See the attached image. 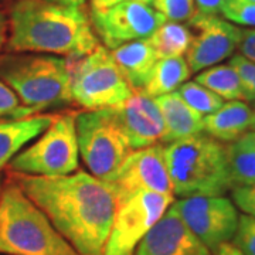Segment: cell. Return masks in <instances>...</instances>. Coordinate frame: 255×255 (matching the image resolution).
Wrapping results in <instances>:
<instances>
[{
  "mask_svg": "<svg viewBox=\"0 0 255 255\" xmlns=\"http://www.w3.org/2000/svg\"><path fill=\"white\" fill-rule=\"evenodd\" d=\"M10 177L78 254L104 255L119 207L112 183L82 170L65 176L13 173Z\"/></svg>",
  "mask_w": 255,
  "mask_h": 255,
  "instance_id": "6da1fadb",
  "label": "cell"
},
{
  "mask_svg": "<svg viewBox=\"0 0 255 255\" xmlns=\"http://www.w3.org/2000/svg\"><path fill=\"white\" fill-rule=\"evenodd\" d=\"M226 153L233 189L255 184V130L233 140Z\"/></svg>",
  "mask_w": 255,
  "mask_h": 255,
  "instance_id": "ffe728a7",
  "label": "cell"
},
{
  "mask_svg": "<svg viewBox=\"0 0 255 255\" xmlns=\"http://www.w3.org/2000/svg\"><path fill=\"white\" fill-rule=\"evenodd\" d=\"M153 9L157 10L167 21H189L197 11L194 0H152Z\"/></svg>",
  "mask_w": 255,
  "mask_h": 255,
  "instance_id": "d4e9b609",
  "label": "cell"
},
{
  "mask_svg": "<svg viewBox=\"0 0 255 255\" xmlns=\"http://www.w3.org/2000/svg\"><path fill=\"white\" fill-rule=\"evenodd\" d=\"M211 255H244V254H243V253H241V251H240L234 244H231V243L228 241V243H223V244H220V246L213 251V254Z\"/></svg>",
  "mask_w": 255,
  "mask_h": 255,
  "instance_id": "836d02e7",
  "label": "cell"
},
{
  "mask_svg": "<svg viewBox=\"0 0 255 255\" xmlns=\"http://www.w3.org/2000/svg\"><path fill=\"white\" fill-rule=\"evenodd\" d=\"M78 150L90 173L112 183L133 150L114 107L78 112L75 118Z\"/></svg>",
  "mask_w": 255,
  "mask_h": 255,
  "instance_id": "8992f818",
  "label": "cell"
},
{
  "mask_svg": "<svg viewBox=\"0 0 255 255\" xmlns=\"http://www.w3.org/2000/svg\"><path fill=\"white\" fill-rule=\"evenodd\" d=\"M244 101H247V102H255V82H254V85H253V88H251L250 92L246 95Z\"/></svg>",
  "mask_w": 255,
  "mask_h": 255,
  "instance_id": "8d00e7d4",
  "label": "cell"
},
{
  "mask_svg": "<svg viewBox=\"0 0 255 255\" xmlns=\"http://www.w3.org/2000/svg\"><path fill=\"white\" fill-rule=\"evenodd\" d=\"M234 246L244 255H255V217L248 214L238 216L237 231L234 234Z\"/></svg>",
  "mask_w": 255,
  "mask_h": 255,
  "instance_id": "4316f807",
  "label": "cell"
},
{
  "mask_svg": "<svg viewBox=\"0 0 255 255\" xmlns=\"http://www.w3.org/2000/svg\"><path fill=\"white\" fill-rule=\"evenodd\" d=\"M190 67L183 57L160 58L149 74L143 88L140 90L150 98L173 92L190 77Z\"/></svg>",
  "mask_w": 255,
  "mask_h": 255,
  "instance_id": "44dd1931",
  "label": "cell"
},
{
  "mask_svg": "<svg viewBox=\"0 0 255 255\" xmlns=\"http://www.w3.org/2000/svg\"><path fill=\"white\" fill-rule=\"evenodd\" d=\"M119 124L127 133L132 149H140L163 142L164 122L153 98L135 90L132 95L114 107Z\"/></svg>",
  "mask_w": 255,
  "mask_h": 255,
  "instance_id": "5bb4252c",
  "label": "cell"
},
{
  "mask_svg": "<svg viewBox=\"0 0 255 255\" xmlns=\"http://www.w3.org/2000/svg\"><path fill=\"white\" fill-rule=\"evenodd\" d=\"M196 82L217 94L223 100H244L237 74L230 64H216L197 74Z\"/></svg>",
  "mask_w": 255,
  "mask_h": 255,
  "instance_id": "603a6c76",
  "label": "cell"
},
{
  "mask_svg": "<svg viewBox=\"0 0 255 255\" xmlns=\"http://www.w3.org/2000/svg\"><path fill=\"white\" fill-rule=\"evenodd\" d=\"M233 199L244 214L255 217V184L233 189Z\"/></svg>",
  "mask_w": 255,
  "mask_h": 255,
  "instance_id": "f546056e",
  "label": "cell"
},
{
  "mask_svg": "<svg viewBox=\"0 0 255 255\" xmlns=\"http://www.w3.org/2000/svg\"><path fill=\"white\" fill-rule=\"evenodd\" d=\"M230 65L234 68V71L237 74L241 91H243V98H246V95L253 88L255 82V63L247 60L244 55L237 54L231 57Z\"/></svg>",
  "mask_w": 255,
  "mask_h": 255,
  "instance_id": "83f0119b",
  "label": "cell"
},
{
  "mask_svg": "<svg viewBox=\"0 0 255 255\" xmlns=\"http://www.w3.org/2000/svg\"><path fill=\"white\" fill-rule=\"evenodd\" d=\"M0 254L80 255L11 177L0 191Z\"/></svg>",
  "mask_w": 255,
  "mask_h": 255,
  "instance_id": "277c9868",
  "label": "cell"
},
{
  "mask_svg": "<svg viewBox=\"0 0 255 255\" xmlns=\"http://www.w3.org/2000/svg\"><path fill=\"white\" fill-rule=\"evenodd\" d=\"M91 1V9H107L110 6H114L121 1H128V0H90ZM137 1H143V3H152V0H137Z\"/></svg>",
  "mask_w": 255,
  "mask_h": 255,
  "instance_id": "e575fe53",
  "label": "cell"
},
{
  "mask_svg": "<svg viewBox=\"0 0 255 255\" xmlns=\"http://www.w3.org/2000/svg\"><path fill=\"white\" fill-rule=\"evenodd\" d=\"M164 163L177 197L223 196L233 189L226 145L209 135L170 142L163 149Z\"/></svg>",
  "mask_w": 255,
  "mask_h": 255,
  "instance_id": "3957f363",
  "label": "cell"
},
{
  "mask_svg": "<svg viewBox=\"0 0 255 255\" xmlns=\"http://www.w3.org/2000/svg\"><path fill=\"white\" fill-rule=\"evenodd\" d=\"M253 119L254 111L247 102L228 101L203 118V130L220 142H233L251 129Z\"/></svg>",
  "mask_w": 255,
  "mask_h": 255,
  "instance_id": "e0dca14e",
  "label": "cell"
},
{
  "mask_svg": "<svg viewBox=\"0 0 255 255\" xmlns=\"http://www.w3.org/2000/svg\"><path fill=\"white\" fill-rule=\"evenodd\" d=\"M53 117L36 114L26 118L0 121V169L6 167L30 140L40 136L51 124Z\"/></svg>",
  "mask_w": 255,
  "mask_h": 255,
  "instance_id": "ac0fdd59",
  "label": "cell"
},
{
  "mask_svg": "<svg viewBox=\"0 0 255 255\" xmlns=\"http://www.w3.org/2000/svg\"><path fill=\"white\" fill-rule=\"evenodd\" d=\"M111 54L133 90L143 88L149 74L159 60L149 38L125 43L114 48Z\"/></svg>",
  "mask_w": 255,
  "mask_h": 255,
  "instance_id": "d6986e66",
  "label": "cell"
},
{
  "mask_svg": "<svg viewBox=\"0 0 255 255\" xmlns=\"http://www.w3.org/2000/svg\"><path fill=\"white\" fill-rule=\"evenodd\" d=\"M133 255H211L170 206L139 243Z\"/></svg>",
  "mask_w": 255,
  "mask_h": 255,
  "instance_id": "9a60e30c",
  "label": "cell"
},
{
  "mask_svg": "<svg viewBox=\"0 0 255 255\" xmlns=\"http://www.w3.org/2000/svg\"><path fill=\"white\" fill-rule=\"evenodd\" d=\"M220 13L226 20L238 24L255 27V1L250 0H224Z\"/></svg>",
  "mask_w": 255,
  "mask_h": 255,
  "instance_id": "484cf974",
  "label": "cell"
},
{
  "mask_svg": "<svg viewBox=\"0 0 255 255\" xmlns=\"http://www.w3.org/2000/svg\"><path fill=\"white\" fill-rule=\"evenodd\" d=\"M254 111V119H253V125H251V130H255V110Z\"/></svg>",
  "mask_w": 255,
  "mask_h": 255,
  "instance_id": "74e56055",
  "label": "cell"
},
{
  "mask_svg": "<svg viewBox=\"0 0 255 255\" xmlns=\"http://www.w3.org/2000/svg\"><path fill=\"white\" fill-rule=\"evenodd\" d=\"M250 1H255V0H250Z\"/></svg>",
  "mask_w": 255,
  "mask_h": 255,
  "instance_id": "ab89813d",
  "label": "cell"
},
{
  "mask_svg": "<svg viewBox=\"0 0 255 255\" xmlns=\"http://www.w3.org/2000/svg\"><path fill=\"white\" fill-rule=\"evenodd\" d=\"M238 48L241 51V55H244L247 60L255 63V28L243 30Z\"/></svg>",
  "mask_w": 255,
  "mask_h": 255,
  "instance_id": "4dcf8cb0",
  "label": "cell"
},
{
  "mask_svg": "<svg viewBox=\"0 0 255 255\" xmlns=\"http://www.w3.org/2000/svg\"><path fill=\"white\" fill-rule=\"evenodd\" d=\"M0 191H1V174H0Z\"/></svg>",
  "mask_w": 255,
  "mask_h": 255,
  "instance_id": "f35d334b",
  "label": "cell"
},
{
  "mask_svg": "<svg viewBox=\"0 0 255 255\" xmlns=\"http://www.w3.org/2000/svg\"><path fill=\"white\" fill-rule=\"evenodd\" d=\"M174 196L139 191L119 203L104 255H133L139 243L172 206Z\"/></svg>",
  "mask_w": 255,
  "mask_h": 255,
  "instance_id": "9c48e42d",
  "label": "cell"
},
{
  "mask_svg": "<svg viewBox=\"0 0 255 255\" xmlns=\"http://www.w3.org/2000/svg\"><path fill=\"white\" fill-rule=\"evenodd\" d=\"M189 28L194 30L191 44L186 53V61L191 73H200L231 57L243 34L237 24L217 14L199 10L189 20Z\"/></svg>",
  "mask_w": 255,
  "mask_h": 255,
  "instance_id": "7c38bea8",
  "label": "cell"
},
{
  "mask_svg": "<svg viewBox=\"0 0 255 255\" xmlns=\"http://www.w3.org/2000/svg\"><path fill=\"white\" fill-rule=\"evenodd\" d=\"M78 112H64L53 117L51 124L36 142L14 156L9 163L11 173L31 176H65L80 164L75 130Z\"/></svg>",
  "mask_w": 255,
  "mask_h": 255,
  "instance_id": "ba28073f",
  "label": "cell"
},
{
  "mask_svg": "<svg viewBox=\"0 0 255 255\" xmlns=\"http://www.w3.org/2000/svg\"><path fill=\"white\" fill-rule=\"evenodd\" d=\"M21 108V102L16 95V92L0 81V118L9 117L10 119H17L18 111Z\"/></svg>",
  "mask_w": 255,
  "mask_h": 255,
  "instance_id": "f1b7e54d",
  "label": "cell"
},
{
  "mask_svg": "<svg viewBox=\"0 0 255 255\" xmlns=\"http://www.w3.org/2000/svg\"><path fill=\"white\" fill-rule=\"evenodd\" d=\"M177 92L189 107L201 114L203 117L216 112L224 104V100L221 97L196 81L183 82Z\"/></svg>",
  "mask_w": 255,
  "mask_h": 255,
  "instance_id": "cb8c5ba5",
  "label": "cell"
},
{
  "mask_svg": "<svg viewBox=\"0 0 255 255\" xmlns=\"http://www.w3.org/2000/svg\"><path fill=\"white\" fill-rule=\"evenodd\" d=\"M50 1L65 4V6H77V7H81V6H84V3H85V0H50Z\"/></svg>",
  "mask_w": 255,
  "mask_h": 255,
  "instance_id": "d590c367",
  "label": "cell"
},
{
  "mask_svg": "<svg viewBox=\"0 0 255 255\" xmlns=\"http://www.w3.org/2000/svg\"><path fill=\"white\" fill-rule=\"evenodd\" d=\"M164 122L163 142H174L203 132V115L189 107L179 92L173 91L153 98Z\"/></svg>",
  "mask_w": 255,
  "mask_h": 255,
  "instance_id": "2e32d148",
  "label": "cell"
},
{
  "mask_svg": "<svg viewBox=\"0 0 255 255\" xmlns=\"http://www.w3.org/2000/svg\"><path fill=\"white\" fill-rule=\"evenodd\" d=\"M224 0H196L199 11L203 13H210V14H217L221 10Z\"/></svg>",
  "mask_w": 255,
  "mask_h": 255,
  "instance_id": "1f68e13d",
  "label": "cell"
},
{
  "mask_svg": "<svg viewBox=\"0 0 255 255\" xmlns=\"http://www.w3.org/2000/svg\"><path fill=\"white\" fill-rule=\"evenodd\" d=\"M193 40V31L187 26L176 21H164L162 26L149 37L157 58L183 57L187 53Z\"/></svg>",
  "mask_w": 255,
  "mask_h": 255,
  "instance_id": "7402d4cb",
  "label": "cell"
},
{
  "mask_svg": "<svg viewBox=\"0 0 255 255\" xmlns=\"http://www.w3.org/2000/svg\"><path fill=\"white\" fill-rule=\"evenodd\" d=\"M0 81L21 102L18 118L73 102L65 58L53 54H0Z\"/></svg>",
  "mask_w": 255,
  "mask_h": 255,
  "instance_id": "5b68a950",
  "label": "cell"
},
{
  "mask_svg": "<svg viewBox=\"0 0 255 255\" xmlns=\"http://www.w3.org/2000/svg\"><path fill=\"white\" fill-rule=\"evenodd\" d=\"M98 44L81 7L50 0H14L10 7L9 51L82 57Z\"/></svg>",
  "mask_w": 255,
  "mask_h": 255,
  "instance_id": "7a4b0ae2",
  "label": "cell"
},
{
  "mask_svg": "<svg viewBox=\"0 0 255 255\" xmlns=\"http://www.w3.org/2000/svg\"><path fill=\"white\" fill-rule=\"evenodd\" d=\"M7 37H9V18L4 14V11L0 9V51L7 43Z\"/></svg>",
  "mask_w": 255,
  "mask_h": 255,
  "instance_id": "d6a6232c",
  "label": "cell"
},
{
  "mask_svg": "<svg viewBox=\"0 0 255 255\" xmlns=\"http://www.w3.org/2000/svg\"><path fill=\"white\" fill-rule=\"evenodd\" d=\"M163 149L162 145H152L135 149L128 155L112 182L118 193L119 203L139 191L174 196L164 163Z\"/></svg>",
  "mask_w": 255,
  "mask_h": 255,
  "instance_id": "4fadbf2b",
  "label": "cell"
},
{
  "mask_svg": "<svg viewBox=\"0 0 255 255\" xmlns=\"http://www.w3.org/2000/svg\"><path fill=\"white\" fill-rule=\"evenodd\" d=\"M90 20L111 50L129 41L149 38L166 21L157 10L137 0L121 1L107 9H91Z\"/></svg>",
  "mask_w": 255,
  "mask_h": 255,
  "instance_id": "8fae6325",
  "label": "cell"
},
{
  "mask_svg": "<svg viewBox=\"0 0 255 255\" xmlns=\"http://www.w3.org/2000/svg\"><path fill=\"white\" fill-rule=\"evenodd\" d=\"M172 207L211 253L220 244L233 240L237 231V209L223 196L183 197L173 201Z\"/></svg>",
  "mask_w": 255,
  "mask_h": 255,
  "instance_id": "30bf717a",
  "label": "cell"
},
{
  "mask_svg": "<svg viewBox=\"0 0 255 255\" xmlns=\"http://www.w3.org/2000/svg\"><path fill=\"white\" fill-rule=\"evenodd\" d=\"M73 102L87 110L117 107L135 91L108 48L95 47L82 57H64Z\"/></svg>",
  "mask_w": 255,
  "mask_h": 255,
  "instance_id": "52a82bcc",
  "label": "cell"
}]
</instances>
